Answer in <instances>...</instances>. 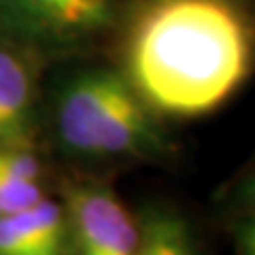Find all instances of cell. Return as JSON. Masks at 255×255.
<instances>
[{
	"label": "cell",
	"instance_id": "obj_1",
	"mask_svg": "<svg viewBox=\"0 0 255 255\" xmlns=\"http://www.w3.org/2000/svg\"><path fill=\"white\" fill-rule=\"evenodd\" d=\"M249 23L230 0H151L132 21L128 81L155 109L198 117L221 107L251 70Z\"/></svg>",
	"mask_w": 255,
	"mask_h": 255
},
{
	"label": "cell",
	"instance_id": "obj_2",
	"mask_svg": "<svg viewBox=\"0 0 255 255\" xmlns=\"http://www.w3.org/2000/svg\"><path fill=\"white\" fill-rule=\"evenodd\" d=\"M55 126L64 145L85 155H140L162 145L145 100L111 70H90L68 81Z\"/></svg>",
	"mask_w": 255,
	"mask_h": 255
},
{
	"label": "cell",
	"instance_id": "obj_3",
	"mask_svg": "<svg viewBox=\"0 0 255 255\" xmlns=\"http://www.w3.org/2000/svg\"><path fill=\"white\" fill-rule=\"evenodd\" d=\"M64 211L70 255H136L140 226L111 189L73 185Z\"/></svg>",
	"mask_w": 255,
	"mask_h": 255
},
{
	"label": "cell",
	"instance_id": "obj_4",
	"mask_svg": "<svg viewBox=\"0 0 255 255\" xmlns=\"http://www.w3.org/2000/svg\"><path fill=\"white\" fill-rule=\"evenodd\" d=\"M113 0H0V17L13 32L41 43H70L102 30Z\"/></svg>",
	"mask_w": 255,
	"mask_h": 255
},
{
	"label": "cell",
	"instance_id": "obj_5",
	"mask_svg": "<svg viewBox=\"0 0 255 255\" xmlns=\"http://www.w3.org/2000/svg\"><path fill=\"white\" fill-rule=\"evenodd\" d=\"M0 255H70L66 211L43 198L0 217Z\"/></svg>",
	"mask_w": 255,
	"mask_h": 255
},
{
	"label": "cell",
	"instance_id": "obj_6",
	"mask_svg": "<svg viewBox=\"0 0 255 255\" xmlns=\"http://www.w3.org/2000/svg\"><path fill=\"white\" fill-rule=\"evenodd\" d=\"M34 83L28 64L0 47V145L32 147Z\"/></svg>",
	"mask_w": 255,
	"mask_h": 255
},
{
	"label": "cell",
	"instance_id": "obj_7",
	"mask_svg": "<svg viewBox=\"0 0 255 255\" xmlns=\"http://www.w3.org/2000/svg\"><path fill=\"white\" fill-rule=\"evenodd\" d=\"M41 162L30 147L0 145V217L43 200Z\"/></svg>",
	"mask_w": 255,
	"mask_h": 255
},
{
	"label": "cell",
	"instance_id": "obj_8",
	"mask_svg": "<svg viewBox=\"0 0 255 255\" xmlns=\"http://www.w3.org/2000/svg\"><path fill=\"white\" fill-rule=\"evenodd\" d=\"M136 255H194L185 221L174 213H149L140 226Z\"/></svg>",
	"mask_w": 255,
	"mask_h": 255
},
{
	"label": "cell",
	"instance_id": "obj_9",
	"mask_svg": "<svg viewBox=\"0 0 255 255\" xmlns=\"http://www.w3.org/2000/svg\"><path fill=\"white\" fill-rule=\"evenodd\" d=\"M243 249L247 255H255V221L243 230Z\"/></svg>",
	"mask_w": 255,
	"mask_h": 255
},
{
	"label": "cell",
	"instance_id": "obj_10",
	"mask_svg": "<svg viewBox=\"0 0 255 255\" xmlns=\"http://www.w3.org/2000/svg\"><path fill=\"white\" fill-rule=\"evenodd\" d=\"M243 200L251 206L255 211V172L249 177V181L245 183V189H243Z\"/></svg>",
	"mask_w": 255,
	"mask_h": 255
}]
</instances>
